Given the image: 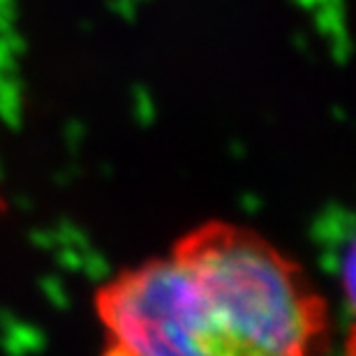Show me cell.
<instances>
[{
    "label": "cell",
    "mask_w": 356,
    "mask_h": 356,
    "mask_svg": "<svg viewBox=\"0 0 356 356\" xmlns=\"http://www.w3.org/2000/svg\"><path fill=\"white\" fill-rule=\"evenodd\" d=\"M155 301L167 356H310L322 331L289 261L227 227L195 234L160 259Z\"/></svg>",
    "instance_id": "6da1fadb"
}]
</instances>
